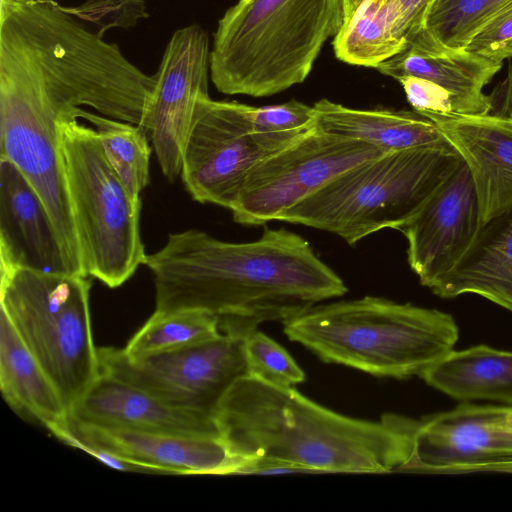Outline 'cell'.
Listing matches in <instances>:
<instances>
[{"label":"cell","mask_w":512,"mask_h":512,"mask_svg":"<svg viewBox=\"0 0 512 512\" xmlns=\"http://www.w3.org/2000/svg\"><path fill=\"white\" fill-rule=\"evenodd\" d=\"M145 265L154 277V312L205 311L218 318L222 333L242 337L347 292L310 243L284 228H265L249 242L198 229L171 233Z\"/></svg>","instance_id":"obj_1"},{"label":"cell","mask_w":512,"mask_h":512,"mask_svg":"<svg viewBox=\"0 0 512 512\" xmlns=\"http://www.w3.org/2000/svg\"><path fill=\"white\" fill-rule=\"evenodd\" d=\"M215 420L245 473L406 470L420 423L393 414L379 422L348 417L250 375L229 388Z\"/></svg>","instance_id":"obj_2"},{"label":"cell","mask_w":512,"mask_h":512,"mask_svg":"<svg viewBox=\"0 0 512 512\" xmlns=\"http://www.w3.org/2000/svg\"><path fill=\"white\" fill-rule=\"evenodd\" d=\"M0 83L144 128L156 84L55 0H0Z\"/></svg>","instance_id":"obj_3"},{"label":"cell","mask_w":512,"mask_h":512,"mask_svg":"<svg viewBox=\"0 0 512 512\" xmlns=\"http://www.w3.org/2000/svg\"><path fill=\"white\" fill-rule=\"evenodd\" d=\"M344 19V0H239L214 32L210 78L227 95L285 91L307 78Z\"/></svg>","instance_id":"obj_4"},{"label":"cell","mask_w":512,"mask_h":512,"mask_svg":"<svg viewBox=\"0 0 512 512\" xmlns=\"http://www.w3.org/2000/svg\"><path fill=\"white\" fill-rule=\"evenodd\" d=\"M283 326L325 362L397 379L420 377L459 337L449 313L374 296L316 304Z\"/></svg>","instance_id":"obj_5"},{"label":"cell","mask_w":512,"mask_h":512,"mask_svg":"<svg viewBox=\"0 0 512 512\" xmlns=\"http://www.w3.org/2000/svg\"><path fill=\"white\" fill-rule=\"evenodd\" d=\"M454 147L391 151L338 175L278 221L327 231L353 245L400 227L456 169Z\"/></svg>","instance_id":"obj_6"},{"label":"cell","mask_w":512,"mask_h":512,"mask_svg":"<svg viewBox=\"0 0 512 512\" xmlns=\"http://www.w3.org/2000/svg\"><path fill=\"white\" fill-rule=\"evenodd\" d=\"M0 306L72 413L98 378L92 335V277L0 267Z\"/></svg>","instance_id":"obj_7"},{"label":"cell","mask_w":512,"mask_h":512,"mask_svg":"<svg viewBox=\"0 0 512 512\" xmlns=\"http://www.w3.org/2000/svg\"><path fill=\"white\" fill-rule=\"evenodd\" d=\"M57 129L82 271L117 288L146 263L141 201L125 188L93 127L63 115Z\"/></svg>","instance_id":"obj_8"},{"label":"cell","mask_w":512,"mask_h":512,"mask_svg":"<svg viewBox=\"0 0 512 512\" xmlns=\"http://www.w3.org/2000/svg\"><path fill=\"white\" fill-rule=\"evenodd\" d=\"M384 153L366 142L315 126L251 168L230 210L233 220L247 226L278 221L338 175Z\"/></svg>","instance_id":"obj_9"},{"label":"cell","mask_w":512,"mask_h":512,"mask_svg":"<svg viewBox=\"0 0 512 512\" xmlns=\"http://www.w3.org/2000/svg\"><path fill=\"white\" fill-rule=\"evenodd\" d=\"M99 371L175 406L215 416L223 396L248 375L244 337L222 333L210 341L140 359L122 348H98Z\"/></svg>","instance_id":"obj_10"},{"label":"cell","mask_w":512,"mask_h":512,"mask_svg":"<svg viewBox=\"0 0 512 512\" xmlns=\"http://www.w3.org/2000/svg\"><path fill=\"white\" fill-rule=\"evenodd\" d=\"M272 153L253 132L250 105L208 97L196 107L180 176L195 201L231 210L251 168Z\"/></svg>","instance_id":"obj_11"},{"label":"cell","mask_w":512,"mask_h":512,"mask_svg":"<svg viewBox=\"0 0 512 512\" xmlns=\"http://www.w3.org/2000/svg\"><path fill=\"white\" fill-rule=\"evenodd\" d=\"M210 48L206 31L190 24L174 31L164 50L144 129L163 175L181 173L184 143L200 101L209 96Z\"/></svg>","instance_id":"obj_12"},{"label":"cell","mask_w":512,"mask_h":512,"mask_svg":"<svg viewBox=\"0 0 512 512\" xmlns=\"http://www.w3.org/2000/svg\"><path fill=\"white\" fill-rule=\"evenodd\" d=\"M508 409L464 402L420 421L406 471L512 473V441L504 428Z\"/></svg>","instance_id":"obj_13"},{"label":"cell","mask_w":512,"mask_h":512,"mask_svg":"<svg viewBox=\"0 0 512 512\" xmlns=\"http://www.w3.org/2000/svg\"><path fill=\"white\" fill-rule=\"evenodd\" d=\"M481 224L477 194L467 165L456 169L400 227L407 260L421 285L430 288L465 255Z\"/></svg>","instance_id":"obj_14"},{"label":"cell","mask_w":512,"mask_h":512,"mask_svg":"<svg viewBox=\"0 0 512 512\" xmlns=\"http://www.w3.org/2000/svg\"><path fill=\"white\" fill-rule=\"evenodd\" d=\"M109 451L151 474H234L240 461L219 438L143 432L77 420L53 434Z\"/></svg>","instance_id":"obj_15"},{"label":"cell","mask_w":512,"mask_h":512,"mask_svg":"<svg viewBox=\"0 0 512 512\" xmlns=\"http://www.w3.org/2000/svg\"><path fill=\"white\" fill-rule=\"evenodd\" d=\"M421 114L436 124L467 165L477 194L481 224L511 208L512 121L491 113Z\"/></svg>","instance_id":"obj_16"},{"label":"cell","mask_w":512,"mask_h":512,"mask_svg":"<svg viewBox=\"0 0 512 512\" xmlns=\"http://www.w3.org/2000/svg\"><path fill=\"white\" fill-rule=\"evenodd\" d=\"M0 267L77 274L41 197L21 171L2 157Z\"/></svg>","instance_id":"obj_17"},{"label":"cell","mask_w":512,"mask_h":512,"mask_svg":"<svg viewBox=\"0 0 512 512\" xmlns=\"http://www.w3.org/2000/svg\"><path fill=\"white\" fill-rule=\"evenodd\" d=\"M70 416L108 427L220 439L214 415L169 404L102 373Z\"/></svg>","instance_id":"obj_18"},{"label":"cell","mask_w":512,"mask_h":512,"mask_svg":"<svg viewBox=\"0 0 512 512\" xmlns=\"http://www.w3.org/2000/svg\"><path fill=\"white\" fill-rule=\"evenodd\" d=\"M429 289L448 299L479 295L512 312V207L483 224L462 259Z\"/></svg>","instance_id":"obj_19"},{"label":"cell","mask_w":512,"mask_h":512,"mask_svg":"<svg viewBox=\"0 0 512 512\" xmlns=\"http://www.w3.org/2000/svg\"><path fill=\"white\" fill-rule=\"evenodd\" d=\"M502 63L466 50L429 53L407 46L376 69L395 80L403 76L426 79L446 91L453 103V114L486 115L493 105L483 88L501 69Z\"/></svg>","instance_id":"obj_20"},{"label":"cell","mask_w":512,"mask_h":512,"mask_svg":"<svg viewBox=\"0 0 512 512\" xmlns=\"http://www.w3.org/2000/svg\"><path fill=\"white\" fill-rule=\"evenodd\" d=\"M316 127L366 142L384 152L433 146L453 147L428 117L413 110L356 109L321 99L313 105Z\"/></svg>","instance_id":"obj_21"},{"label":"cell","mask_w":512,"mask_h":512,"mask_svg":"<svg viewBox=\"0 0 512 512\" xmlns=\"http://www.w3.org/2000/svg\"><path fill=\"white\" fill-rule=\"evenodd\" d=\"M0 388L19 415L54 434L68 423L69 412L53 382L0 311Z\"/></svg>","instance_id":"obj_22"},{"label":"cell","mask_w":512,"mask_h":512,"mask_svg":"<svg viewBox=\"0 0 512 512\" xmlns=\"http://www.w3.org/2000/svg\"><path fill=\"white\" fill-rule=\"evenodd\" d=\"M462 402L489 400L512 405V352L477 345L452 350L420 376Z\"/></svg>","instance_id":"obj_23"},{"label":"cell","mask_w":512,"mask_h":512,"mask_svg":"<svg viewBox=\"0 0 512 512\" xmlns=\"http://www.w3.org/2000/svg\"><path fill=\"white\" fill-rule=\"evenodd\" d=\"M399 0H362L335 35L336 57L350 65L374 67L406 48L396 33Z\"/></svg>","instance_id":"obj_24"},{"label":"cell","mask_w":512,"mask_h":512,"mask_svg":"<svg viewBox=\"0 0 512 512\" xmlns=\"http://www.w3.org/2000/svg\"><path fill=\"white\" fill-rule=\"evenodd\" d=\"M512 0H433L421 32L407 45L429 53L464 50L472 37Z\"/></svg>","instance_id":"obj_25"},{"label":"cell","mask_w":512,"mask_h":512,"mask_svg":"<svg viewBox=\"0 0 512 512\" xmlns=\"http://www.w3.org/2000/svg\"><path fill=\"white\" fill-rule=\"evenodd\" d=\"M72 115L93 125L109 163L131 197L141 201L140 194L149 183L152 151L145 129L81 108H76Z\"/></svg>","instance_id":"obj_26"},{"label":"cell","mask_w":512,"mask_h":512,"mask_svg":"<svg viewBox=\"0 0 512 512\" xmlns=\"http://www.w3.org/2000/svg\"><path fill=\"white\" fill-rule=\"evenodd\" d=\"M218 318L201 310L154 312L122 348L130 359L195 346L220 336Z\"/></svg>","instance_id":"obj_27"},{"label":"cell","mask_w":512,"mask_h":512,"mask_svg":"<svg viewBox=\"0 0 512 512\" xmlns=\"http://www.w3.org/2000/svg\"><path fill=\"white\" fill-rule=\"evenodd\" d=\"M250 119L253 132L272 152L287 147L316 126L313 106L297 100L250 106Z\"/></svg>","instance_id":"obj_28"},{"label":"cell","mask_w":512,"mask_h":512,"mask_svg":"<svg viewBox=\"0 0 512 512\" xmlns=\"http://www.w3.org/2000/svg\"><path fill=\"white\" fill-rule=\"evenodd\" d=\"M248 375L279 387L305 380L304 371L285 348L257 329L244 337Z\"/></svg>","instance_id":"obj_29"},{"label":"cell","mask_w":512,"mask_h":512,"mask_svg":"<svg viewBox=\"0 0 512 512\" xmlns=\"http://www.w3.org/2000/svg\"><path fill=\"white\" fill-rule=\"evenodd\" d=\"M64 10L94 33L103 37L111 28H128L148 17L144 0H86L77 6H64Z\"/></svg>","instance_id":"obj_30"},{"label":"cell","mask_w":512,"mask_h":512,"mask_svg":"<svg viewBox=\"0 0 512 512\" xmlns=\"http://www.w3.org/2000/svg\"><path fill=\"white\" fill-rule=\"evenodd\" d=\"M466 51L502 63L512 57V5L489 20L466 45Z\"/></svg>","instance_id":"obj_31"},{"label":"cell","mask_w":512,"mask_h":512,"mask_svg":"<svg viewBox=\"0 0 512 512\" xmlns=\"http://www.w3.org/2000/svg\"><path fill=\"white\" fill-rule=\"evenodd\" d=\"M397 81L415 111L454 113L450 95L431 81L414 76H403Z\"/></svg>","instance_id":"obj_32"},{"label":"cell","mask_w":512,"mask_h":512,"mask_svg":"<svg viewBox=\"0 0 512 512\" xmlns=\"http://www.w3.org/2000/svg\"><path fill=\"white\" fill-rule=\"evenodd\" d=\"M433 0H399L397 36L407 45L421 32L425 14Z\"/></svg>","instance_id":"obj_33"},{"label":"cell","mask_w":512,"mask_h":512,"mask_svg":"<svg viewBox=\"0 0 512 512\" xmlns=\"http://www.w3.org/2000/svg\"><path fill=\"white\" fill-rule=\"evenodd\" d=\"M362 0H344V22L353 14Z\"/></svg>","instance_id":"obj_34"},{"label":"cell","mask_w":512,"mask_h":512,"mask_svg":"<svg viewBox=\"0 0 512 512\" xmlns=\"http://www.w3.org/2000/svg\"><path fill=\"white\" fill-rule=\"evenodd\" d=\"M504 428L512 441V406L509 407L508 412L504 418Z\"/></svg>","instance_id":"obj_35"},{"label":"cell","mask_w":512,"mask_h":512,"mask_svg":"<svg viewBox=\"0 0 512 512\" xmlns=\"http://www.w3.org/2000/svg\"><path fill=\"white\" fill-rule=\"evenodd\" d=\"M504 117L512 121V107Z\"/></svg>","instance_id":"obj_36"}]
</instances>
